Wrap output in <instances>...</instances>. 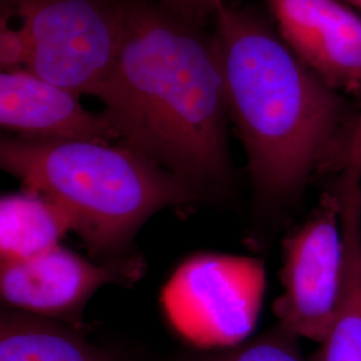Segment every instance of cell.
Masks as SVG:
<instances>
[{"label":"cell","instance_id":"12","mask_svg":"<svg viewBox=\"0 0 361 361\" xmlns=\"http://www.w3.org/2000/svg\"><path fill=\"white\" fill-rule=\"evenodd\" d=\"M310 361H361V271L347 276L334 326Z\"/></svg>","mask_w":361,"mask_h":361},{"label":"cell","instance_id":"1","mask_svg":"<svg viewBox=\"0 0 361 361\" xmlns=\"http://www.w3.org/2000/svg\"><path fill=\"white\" fill-rule=\"evenodd\" d=\"M119 142L189 188L226 183L224 70L213 32L158 1L130 0L116 65L94 92Z\"/></svg>","mask_w":361,"mask_h":361},{"label":"cell","instance_id":"17","mask_svg":"<svg viewBox=\"0 0 361 361\" xmlns=\"http://www.w3.org/2000/svg\"><path fill=\"white\" fill-rule=\"evenodd\" d=\"M341 1L347 3L350 7H353L355 10H359L361 13V0H341Z\"/></svg>","mask_w":361,"mask_h":361},{"label":"cell","instance_id":"8","mask_svg":"<svg viewBox=\"0 0 361 361\" xmlns=\"http://www.w3.org/2000/svg\"><path fill=\"white\" fill-rule=\"evenodd\" d=\"M138 267L97 265L62 245L35 257L1 262L0 293L25 313L79 322L85 304L104 285L133 280Z\"/></svg>","mask_w":361,"mask_h":361},{"label":"cell","instance_id":"4","mask_svg":"<svg viewBox=\"0 0 361 361\" xmlns=\"http://www.w3.org/2000/svg\"><path fill=\"white\" fill-rule=\"evenodd\" d=\"M130 0H1V15L18 18L31 40L27 70L94 95L116 65Z\"/></svg>","mask_w":361,"mask_h":361},{"label":"cell","instance_id":"6","mask_svg":"<svg viewBox=\"0 0 361 361\" xmlns=\"http://www.w3.org/2000/svg\"><path fill=\"white\" fill-rule=\"evenodd\" d=\"M283 295L273 305L281 326L317 344L332 329L345 281V241L334 189L285 243Z\"/></svg>","mask_w":361,"mask_h":361},{"label":"cell","instance_id":"11","mask_svg":"<svg viewBox=\"0 0 361 361\" xmlns=\"http://www.w3.org/2000/svg\"><path fill=\"white\" fill-rule=\"evenodd\" d=\"M0 361H114L82 336L52 319L3 313Z\"/></svg>","mask_w":361,"mask_h":361},{"label":"cell","instance_id":"10","mask_svg":"<svg viewBox=\"0 0 361 361\" xmlns=\"http://www.w3.org/2000/svg\"><path fill=\"white\" fill-rule=\"evenodd\" d=\"M68 232L73 219L46 194L26 188L6 194L0 201V257L15 262L39 256L55 246Z\"/></svg>","mask_w":361,"mask_h":361},{"label":"cell","instance_id":"2","mask_svg":"<svg viewBox=\"0 0 361 361\" xmlns=\"http://www.w3.org/2000/svg\"><path fill=\"white\" fill-rule=\"evenodd\" d=\"M213 35L229 116L258 192L288 201L326 174L361 109L304 65L261 16L221 3Z\"/></svg>","mask_w":361,"mask_h":361},{"label":"cell","instance_id":"13","mask_svg":"<svg viewBox=\"0 0 361 361\" xmlns=\"http://www.w3.org/2000/svg\"><path fill=\"white\" fill-rule=\"evenodd\" d=\"M296 336L283 326L229 352L205 361H304L295 343Z\"/></svg>","mask_w":361,"mask_h":361},{"label":"cell","instance_id":"7","mask_svg":"<svg viewBox=\"0 0 361 361\" xmlns=\"http://www.w3.org/2000/svg\"><path fill=\"white\" fill-rule=\"evenodd\" d=\"M267 1L297 58L361 109L360 13L341 0Z\"/></svg>","mask_w":361,"mask_h":361},{"label":"cell","instance_id":"9","mask_svg":"<svg viewBox=\"0 0 361 361\" xmlns=\"http://www.w3.org/2000/svg\"><path fill=\"white\" fill-rule=\"evenodd\" d=\"M79 97L27 68L1 71V128L31 140L119 142L113 122L85 109Z\"/></svg>","mask_w":361,"mask_h":361},{"label":"cell","instance_id":"16","mask_svg":"<svg viewBox=\"0 0 361 361\" xmlns=\"http://www.w3.org/2000/svg\"><path fill=\"white\" fill-rule=\"evenodd\" d=\"M158 3L182 18L204 23L207 16H214L222 0H158Z\"/></svg>","mask_w":361,"mask_h":361},{"label":"cell","instance_id":"5","mask_svg":"<svg viewBox=\"0 0 361 361\" xmlns=\"http://www.w3.org/2000/svg\"><path fill=\"white\" fill-rule=\"evenodd\" d=\"M265 269L256 258L200 255L171 276L162 304L173 328L198 348H234L257 325Z\"/></svg>","mask_w":361,"mask_h":361},{"label":"cell","instance_id":"3","mask_svg":"<svg viewBox=\"0 0 361 361\" xmlns=\"http://www.w3.org/2000/svg\"><path fill=\"white\" fill-rule=\"evenodd\" d=\"M0 165L63 207L95 253L122 247L150 216L193 198L183 180L122 142L3 138Z\"/></svg>","mask_w":361,"mask_h":361},{"label":"cell","instance_id":"15","mask_svg":"<svg viewBox=\"0 0 361 361\" xmlns=\"http://www.w3.org/2000/svg\"><path fill=\"white\" fill-rule=\"evenodd\" d=\"M347 169L361 170V113L338 145L328 169V174H340Z\"/></svg>","mask_w":361,"mask_h":361},{"label":"cell","instance_id":"14","mask_svg":"<svg viewBox=\"0 0 361 361\" xmlns=\"http://www.w3.org/2000/svg\"><path fill=\"white\" fill-rule=\"evenodd\" d=\"M31 58V40L22 26L13 27L7 18L0 22V66L1 71L27 68Z\"/></svg>","mask_w":361,"mask_h":361}]
</instances>
